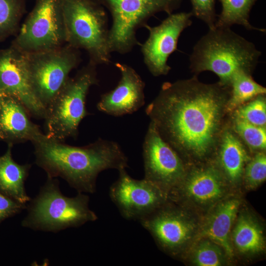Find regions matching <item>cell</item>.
<instances>
[{
  "mask_svg": "<svg viewBox=\"0 0 266 266\" xmlns=\"http://www.w3.org/2000/svg\"><path fill=\"white\" fill-rule=\"evenodd\" d=\"M230 96L229 87L196 76L166 82L145 113L179 157L202 159L218 145Z\"/></svg>",
  "mask_w": 266,
  "mask_h": 266,
  "instance_id": "6da1fadb",
  "label": "cell"
},
{
  "mask_svg": "<svg viewBox=\"0 0 266 266\" xmlns=\"http://www.w3.org/2000/svg\"><path fill=\"white\" fill-rule=\"evenodd\" d=\"M32 143L35 163L47 177L62 178L78 193H94L97 177L103 170L128 167L127 156L114 141L99 138L87 145L77 147L43 133Z\"/></svg>",
  "mask_w": 266,
  "mask_h": 266,
  "instance_id": "7a4b0ae2",
  "label": "cell"
},
{
  "mask_svg": "<svg viewBox=\"0 0 266 266\" xmlns=\"http://www.w3.org/2000/svg\"><path fill=\"white\" fill-rule=\"evenodd\" d=\"M261 52L251 42L231 28L209 29L193 47L190 68L196 75L210 71L219 78V83L230 87L233 75L240 70L252 74Z\"/></svg>",
  "mask_w": 266,
  "mask_h": 266,
  "instance_id": "3957f363",
  "label": "cell"
},
{
  "mask_svg": "<svg viewBox=\"0 0 266 266\" xmlns=\"http://www.w3.org/2000/svg\"><path fill=\"white\" fill-rule=\"evenodd\" d=\"M88 196L78 193L74 197L64 196L55 178L47 177L38 195L27 203V215L21 222L23 227L35 231L59 232L80 227L97 220L89 207Z\"/></svg>",
  "mask_w": 266,
  "mask_h": 266,
  "instance_id": "277c9868",
  "label": "cell"
},
{
  "mask_svg": "<svg viewBox=\"0 0 266 266\" xmlns=\"http://www.w3.org/2000/svg\"><path fill=\"white\" fill-rule=\"evenodd\" d=\"M66 43L85 50L89 61L108 65L111 52L106 11L93 0H60Z\"/></svg>",
  "mask_w": 266,
  "mask_h": 266,
  "instance_id": "5b68a950",
  "label": "cell"
},
{
  "mask_svg": "<svg viewBox=\"0 0 266 266\" xmlns=\"http://www.w3.org/2000/svg\"><path fill=\"white\" fill-rule=\"evenodd\" d=\"M97 65L91 61L69 77L65 85L46 107L45 135L64 142L69 137L75 138L82 119L89 114L86 100L90 87L99 80Z\"/></svg>",
  "mask_w": 266,
  "mask_h": 266,
  "instance_id": "8992f818",
  "label": "cell"
},
{
  "mask_svg": "<svg viewBox=\"0 0 266 266\" xmlns=\"http://www.w3.org/2000/svg\"><path fill=\"white\" fill-rule=\"evenodd\" d=\"M107 10L111 16L109 30L110 51L126 54L139 42L137 30L147 24L152 16L161 12L170 14L181 0H93Z\"/></svg>",
  "mask_w": 266,
  "mask_h": 266,
  "instance_id": "52a82bcc",
  "label": "cell"
},
{
  "mask_svg": "<svg viewBox=\"0 0 266 266\" xmlns=\"http://www.w3.org/2000/svg\"><path fill=\"white\" fill-rule=\"evenodd\" d=\"M33 91L46 108L81 62L79 50L66 43L55 49L26 54Z\"/></svg>",
  "mask_w": 266,
  "mask_h": 266,
  "instance_id": "ba28073f",
  "label": "cell"
},
{
  "mask_svg": "<svg viewBox=\"0 0 266 266\" xmlns=\"http://www.w3.org/2000/svg\"><path fill=\"white\" fill-rule=\"evenodd\" d=\"M65 44L66 30L60 0H35L11 46L30 54Z\"/></svg>",
  "mask_w": 266,
  "mask_h": 266,
  "instance_id": "9c48e42d",
  "label": "cell"
},
{
  "mask_svg": "<svg viewBox=\"0 0 266 266\" xmlns=\"http://www.w3.org/2000/svg\"><path fill=\"white\" fill-rule=\"evenodd\" d=\"M192 12L171 13L155 27L147 24L144 27L149 36L141 45L144 64L154 76L166 75L171 67L167 64L170 55L177 50L178 39L182 32L192 23Z\"/></svg>",
  "mask_w": 266,
  "mask_h": 266,
  "instance_id": "30bf717a",
  "label": "cell"
},
{
  "mask_svg": "<svg viewBox=\"0 0 266 266\" xmlns=\"http://www.w3.org/2000/svg\"><path fill=\"white\" fill-rule=\"evenodd\" d=\"M119 171L118 179L109 189V196L123 217L140 220L164 203L165 193L150 181L132 178L126 169Z\"/></svg>",
  "mask_w": 266,
  "mask_h": 266,
  "instance_id": "8fae6325",
  "label": "cell"
},
{
  "mask_svg": "<svg viewBox=\"0 0 266 266\" xmlns=\"http://www.w3.org/2000/svg\"><path fill=\"white\" fill-rule=\"evenodd\" d=\"M144 178L164 191L179 183L185 175L182 161L150 122L143 143Z\"/></svg>",
  "mask_w": 266,
  "mask_h": 266,
  "instance_id": "7c38bea8",
  "label": "cell"
},
{
  "mask_svg": "<svg viewBox=\"0 0 266 266\" xmlns=\"http://www.w3.org/2000/svg\"><path fill=\"white\" fill-rule=\"evenodd\" d=\"M0 91L18 100L30 115L44 118L46 109L32 88L26 54L11 46L0 50Z\"/></svg>",
  "mask_w": 266,
  "mask_h": 266,
  "instance_id": "4fadbf2b",
  "label": "cell"
},
{
  "mask_svg": "<svg viewBox=\"0 0 266 266\" xmlns=\"http://www.w3.org/2000/svg\"><path fill=\"white\" fill-rule=\"evenodd\" d=\"M121 74L120 80L112 90L102 94L97 108L110 115L120 116L133 113L145 103V83L131 66L116 63Z\"/></svg>",
  "mask_w": 266,
  "mask_h": 266,
  "instance_id": "5bb4252c",
  "label": "cell"
},
{
  "mask_svg": "<svg viewBox=\"0 0 266 266\" xmlns=\"http://www.w3.org/2000/svg\"><path fill=\"white\" fill-rule=\"evenodd\" d=\"M139 221L162 247L172 253L186 242L193 230L180 212L172 210L157 209Z\"/></svg>",
  "mask_w": 266,
  "mask_h": 266,
  "instance_id": "9a60e30c",
  "label": "cell"
},
{
  "mask_svg": "<svg viewBox=\"0 0 266 266\" xmlns=\"http://www.w3.org/2000/svg\"><path fill=\"white\" fill-rule=\"evenodd\" d=\"M30 114L17 99L2 94L0 106V139L7 144L33 142L43 133L32 122Z\"/></svg>",
  "mask_w": 266,
  "mask_h": 266,
  "instance_id": "2e32d148",
  "label": "cell"
},
{
  "mask_svg": "<svg viewBox=\"0 0 266 266\" xmlns=\"http://www.w3.org/2000/svg\"><path fill=\"white\" fill-rule=\"evenodd\" d=\"M12 146L8 144L5 153L0 156V192L17 202L27 204L31 199L26 193L25 183L31 165L17 163L12 158Z\"/></svg>",
  "mask_w": 266,
  "mask_h": 266,
  "instance_id": "e0dca14e",
  "label": "cell"
},
{
  "mask_svg": "<svg viewBox=\"0 0 266 266\" xmlns=\"http://www.w3.org/2000/svg\"><path fill=\"white\" fill-rule=\"evenodd\" d=\"M239 206V200L236 199L222 202L211 215L202 232L203 236L220 245L230 256L233 255V250L229 233Z\"/></svg>",
  "mask_w": 266,
  "mask_h": 266,
  "instance_id": "ac0fdd59",
  "label": "cell"
},
{
  "mask_svg": "<svg viewBox=\"0 0 266 266\" xmlns=\"http://www.w3.org/2000/svg\"><path fill=\"white\" fill-rule=\"evenodd\" d=\"M218 146L220 164L226 175L232 182H237L249 159L244 145L234 132L226 129L222 131Z\"/></svg>",
  "mask_w": 266,
  "mask_h": 266,
  "instance_id": "d6986e66",
  "label": "cell"
},
{
  "mask_svg": "<svg viewBox=\"0 0 266 266\" xmlns=\"http://www.w3.org/2000/svg\"><path fill=\"white\" fill-rule=\"evenodd\" d=\"M184 188L187 195L200 203L213 202L223 193L220 173L212 167L193 171L186 179Z\"/></svg>",
  "mask_w": 266,
  "mask_h": 266,
  "instance_id": "ffe728a7",
  "label": "cell"
},
{
  "mask_svg": "<svg viewBox=\"0 0 266 266\" xmlns=\"http://www.w3.org/2000/svg\"><path fill=\"white\" fill-rule=\"evenodd\" d=\"M251 74L240 70L233 76L230 84V96L226 105L227 112L234 111L259 95H265L266 88L257 83Z\"/></svg>",
  "mask_w": 266,
  "mask_h": 266,
  "instance_id": "44dd1931",
  "label": "cell"
},
{
  "mask_svg": "<svg viewBox=\"0 0 266 266\" xmlns=\"http://www.w3.org/2000/svg\"><path fill=\"white\" fill-rule=\"evenodd\" d=\"M222 10L217 18L215 27L231 28L234 25L243 26L247 30H256L265 33L266 29L252 26L249 22V15L257 0H219Z\"/></svg>",
  "mask_w": 266,
  "mask_h": 266,
  "instance_id": "7402d4cb",
  "label": "cell"
},
{
  "mask_svg": "<svg viewBox=\"0 0 266 266\" xmlns=\"http://www.w3.org/2000/svg\"><path fill=\"white\" fill-rule=\"evenodd\" d=\"M233 238L236 247L242 253L257 252L264 247L261 230L254 221L247 217L243 216L238 219L233 231Z\"/></svg>",
  "mask_w": 266,
  "mask_h": 266,
  "instance_id": "603a6c76",
  "label": "cell"
},
{
  "mask_svg": "<svg viewBox=\"0 0 266 266\" xmlns=\"http://www.w3.org/2000/svg\"><path fill=\"white\" fill-rule=\"evenodd\" d=\"M26 7V0H0V41L16 34Z\"/></svg>",
  "mask_w": 266,
  "mask_h": 266,
  "instance_id": "cb8c5ba5",
  "label": "cell"
},
{
  "mask_svg": "<svg viewBox=\"0 0 266 266\" xmlns=\"http://www.w3.org/2000/svg\"><path fill=\"white\" fill-rule=\"evenodd\" d=\"M233 130L249 148L264 150L266 147V127L257 126L234 116Z\"/></svg>",
  "mask_w": 266,
  "mask_h": 266,
  "instance_id": "d4e9b609",
  "label": "cell"
},
{
  "mask_svg": "<svg viewBox=\"0 0 266 266\" xmlns=\"http://www.w3.org/2000/svg\"><path fill=\"white\" fill-rule=\"evenodd\" d=\"M234 110V116L254 125L266 127V101L264 95L257 96Z\"/></svg>",
  "mask_w": 266,
  "mask_h": 266,
  "instance_id": "484cf974",
  "label": "cell"
},
{
  "mask_svg": "<svg viewBox=\"0 0 266 266\" xmlns=\"http://www.w3.org/2000/svg\"><path fill=\"white\" fill-rule=\"evenodd\" d=\"M194 263L200 266H218L223 262V256L218 247L205 241L200 244L194 254Z\"/></svg>",
  "mask_w": 266,
  "mask_h": 266,
  "instance_id": "4316f807",
  "label": "cell"
},
{
  "mask_svg": "<svg viewBox=\"0 0 266 266\" xmlns=\"http://www.w3.org/2000/svg\"><path fill=\"white\" fill-rule=\"evenodd\" d=\"M266 178V157L263 152H259L248 164L245 171V180L247 185L256 187Z\"/></svg>",
  "mask_w": 266,
  "mask_h": 266,
  "instance_id": "83f0119b",
  "label": "cell"
},
{
  "mask_svg": "<svg viewBox=\"0 0 266 266\" xmlns=\"http://www.w3.org/2000/svg\"><path fill=\"white\" fill-rule=\"evenodd\" d=\"M193 16L206 24L209 29L215 28L217 19L215 13V0H190Z\"/></svg>",
  "mask_w": 266,
  "mask_h": 266,
  "instance_id": "f1b7e54d",
  "label": "cell"
},
{
  "mask_svg": "<svg viewBox=\"0 0 266 266\" xmlns=\"http://www.w3.org/2000/svg\"><path fill=\"white\" fill-rule=\"evenodd\" d=\"M27 204L17 202L0 192V224L26 209Z\"/></svg>",
  "mask_w": 266,
  "mask_h": 266,
  "instance_id": "f546056e",
  "label": "cell"
},
{
  "mask_svg": "<svg viewBox=\"0 0 266 266\" xmlns=\"http://www.w3.org/2000/svg\"><path fill=\"white\" fill-rule=\"evenodd\" d=\"M1 99H2V93L0 91V106L1 102Z\"/></svg>",
  "mask_w": 266,
  "mask_h": 266,
  "instance_id": "4dcf8cb0",
  "label": "cell"
}]
</instances>
